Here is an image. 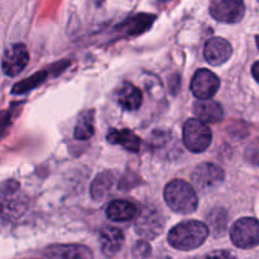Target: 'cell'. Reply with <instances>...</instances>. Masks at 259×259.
I'll list each match as a JSON object with an SVG mask.
<instances>
[{
    "label": "cell",
    "instance_id": "obj_11",
    "mask_svg": "<svg viewBox=\"0 0 259 259\" xmlns=\"http://www.w3.org/2000/svg\"><path fill=\"white\" fill-rule=\"evenodd\" d=\"M46 259H93L90 248L81 244H56L45 250Z\"/></svg>",
    "mask_w": 259,
    "mask_h": 259
},
{
    "label": "cell",
    "instance_id": "obj_9",
    "mask_svg": "<svg viewBox=\"0 0 259 259\" xmlns=\"http://www.w3.org/2000/svg\"><path fill=\"white\" fill-rule=\"evenodd\" d=\"M29 61V53H28L27 47L22 43H15L9 48H7L3 55L2 68L3 72L7 76H17L18 73L24 70L25 66Z\"/></svg>",
    "mask_w": 259,
    "mask_h": 259
},
{
    "label": "cell",
    "instance_id": "obj_23",
    "mask_svg": "<svg viewBox=\"0 0 259 259\" xmlns=\"http://www.w3.org/2000/svg\"><path fill=\"white\" fill-rule=\"evenodd\" d=\"M255 39H257V46H258V48H259V35H257V38H255Z\"/></svg>",
    "mask_w": 259,
    "mask_h": 259
},
{
    "label": "cell",
    "instance_id": "obj_19",
    "mask_svg": "<svg viewBox=\"0 0 259 259\" xmlns=\"http://www.w3.org/2000/svg\"><path fill=\"white\" fill-rule=\"evenodd\" d=\"M94 118L95 111L86 110L78 116L77 124L75 126V138L78 141H88L95 133V125H94Z\"/></svg>",
    "mask_w": 259,
    "mask_h": 259
},
{
    "label": "cell",
    "instance_id": "obj_6",
    "mask_svg": "<svg viewBox=\"0 0 259 259\" xmlns=\"http://www.w3.org/2000/svg\"><path fill=\"white\" fill-rule=\"evenodd\" d=\"M210 14L218 22L234 24L244 18L245 4L243 0H212Z\"/></svg>",
    "mask_w": 259,
    "mask_h": 259
},
{
    "label": "cell",
    "instance_id": "obj_13",
    "mask_svg": "<svg viewBox=\"0 0 259 259\" xmlns=\"http://www.w3.org/2000/svg\"><path fill=\"white\" fill-rule=\"evenodd\" d=\"M194 114L202 123H219L224 118L222 105L214 100H197L194 104Z\"/></svg>",
    "mask_w": 259,
    "mask_h": 259
},
{
    "label": "cell",
    "instance_id": "obj_12",
    "mask_svg": "<svg viewBox=\"0 0 259 259\" xmlns=\"http://www.w3.org/2000/svg\"><path fill=\"white\" fill-rule=\"evenodd\" d=\"M100 248L106 257H113L124 244V233L119 228L105 227L100 230Z\"/></svg>",
    "mask_w": 259,
    "mask_h": 259
},
{
    "label": "cell",
    "instance_id": "obj_4",
    "mask_svg": "<svg viewBox=\"0 0 259 259\" xmlns=\"http://www.w3.org/2000/svg\"><path fill=\"white\" fill-rule=\"evenodd\" d=\"M225 179L224 169L218 164L204 162L195 167L191 175V181L200 192H211L223 184Z\"/></svg>",
    "mask_w": 259,
    "mask_h": 259
},
{
    "label": "cell",
    "instance_id": "obj_17",
    "mask_svg": "<svg viewBox=\"0 0 259 259\" xmlns=\"http://www.w3.org/2000/svg\"><path fill=\"white\" fill-rule=\"evenodd\" d=\"M114 184H115V174L114 172H101V174H99L94 179L93 184H91V197L94 200H96V201L106 199L109 196V194L111 192V190H113Z\"/></svg>",
    "mask_w": 259,
    "mask_h": 259
},
{
    "label": "cell",
    "instance_id": "obj_14",
    "mask_svg": "<svg viewBox=\"0 0 259 259\" xmlns=\"http://www.w3.org/2000/svg\"><path fill=\"white\" fill-rule=\"evenodd\" d=\"M137 215V207L133 202L126 200H115L111 201L106 207V217L111 222L125 223L131 222Z\"/></svg>",
    "mask_w": 259,
    "mask_h": 259
},
{
    "label": "cell",
    "instance_id": "obj_8",
    "mask_svg": "<svg viewBox=\"0 0 259 259\" xmlns=\"http://www.w3.org/2000/svg\"><path fill=\"white\" fill-rule=\"evenodd\" d=\"M220 88V80L214 72L206 68H200L195 72L191 81V91L199 100H209Z\"/></svg>",
    "mask_w": 259,
    "mask_h": 259
},
{
    "label": "cell",
    "instance_id": "obj_20",
    "mask_svg": "<svg viewBox=\"0 0 259 259\" xmlns=\"http://www.w3.org/2000/svg\"><path fill=\"white\" fill-rule=\"evenodd\" d=\"M46 78H47V72L46 71H38V72H35L30 77L23 80L22 82L15 83L12 89V93L14 95H19V94H24L27 91L33 90V89L39 86L42 82H45Z\"/></svg>",
    "mask_w": 259,
    "mask_h": 259
},
{
    "label": "cell",
    "instance_id": "obj_7",
    "mask_svg": "<svg viewBox=\"0 0 259 259\" xmlns=\"http://www.w3.org/2000/svg\"><path fill=\"white\" fill-rule=\"evenodd\" d=\"M164 228V218L153 206H147L142 210L136 222V230L146 239H154Z\"/></svg>",
    "mask_w": 259,
    "mask_h": 259
},
{
    "label": "cell",
    "instance_id": "obj_16",
    "mask_svg": "<svg viewBox=\"0 0 259 259\" xmlns=\"http://www.w3.org/2000/svg\"><path fill=\"white\" fill-rule=\"evenodd\" d=\"M118 103L125 110H138L142 105V91L133 83L124 82L118 90Z\"/></svg>",
    "mask_w": 259,
    "mask_h": 259
},
{
    "label": "cell",
    "instance_id": "obj_3",
    "mask_svg": "<svg viewBox=\"0 0 259 259\" xmlns=\"http://www.w3.org/2000/svg\"><path fill=\"white\" fill-rule=\"evenodd\" d=\"M184 144L192 153H202L210 147L212 133L209 126L199 119H189L182 131Z\"/></svg>",
    "mask_w": 259,
    "mask_h": 259
},
{
    "label": "cell",
    "instance_id": "obj_1",
    "mask_svg": "<svg viewBox=\"0 0 259 259\" xmlns=\"http://www.w3.org/2000/svg\"><path fill=\"white\" fill-rule=\"evenodd\" d=\"M209 237V228L197 220L177 224L168 233V243L179 250H192L201 247Z\"/></svg>",
    "mask_w": 259,
    "mask_h": 259
},
{
    "label": "cell",
    "instance_id": "obj_5",
    "mask_svg": "<svg viewBox=\"0 0 259 259\" xmlns=\"http://www.w3.org/2000/svg\"><path fill=\"white\" fill-rule=\"evenodd\" d=\"M233 244L242 249H250L259 245V220L242 218L234 223L230 230Z\"/></svg>",
    "mask_w": 259,
    "mask_h": 259
},
{
    "label": "cell",
    "instance_id": "obj_15",
    "mask_svg": "<svg viewBox=\"0 0 259 259\" xmlns=\"http://www.w3.org/2000/svg\"><path fill=\"white\" fill-rule=\"evenodd\" d=\"M106 139L109 143L119 144L126 151L133 152V153H137L141 149V139L134 132L129 131V129H121V131L114 128L110 129Z\"/></svg>",
    "mask_w": 259,
    "mask_h": 259
},
{
    "label": "cell",
    "instance_id": "obj_21",
    "mask_svg": "<svg viewBox=\"0 0 259 259\" xmlns=\"http://www.w3.org/2000/svg\"><path fill=\"white\" fill-rule=\"evenodd\" d=\"M206 259H238L234 254H232L228 250H215V252L210 253Z\"/></svg>",
    "mask_w": 259,
    "mask_h": 259
},
{
    "label": "cell",
    "instance_id": "obj_22",
    "mask_svg": "<svg viewBox=\"0 0 259 259\" xmlns=\"http://www.w3.org/2000/svg\"><path fill=\"white\" fill-rule=\"evenodd\" d=\"M252 75H253V77H254L255 80H257V82L259 83V61H257V62H255L254 65H253Z\"/></svg>",
    "mask_w": 259,
    "mask_h": 259
},
{
    "label": "cell",
    "instance_id": "obj_2",
    "mask_svg": "<svg viewBox=\"0 0 259 259\" xmlns=\"http://www.w3.org/2000/svg\"><path fill=\"white\" fill-rule=\"evenodd\" d=\"M164 200L172 211L191 214L196 211L199 199L194 187L184 180H172L164 187Z\"/></svg>",
    "mask_w": 259,
    "mask_h": 259
},
{
    "label": "cell",
    "instance_id": "obj_10",
    "mask_svg": "<svg viewBox=\"0 0 259 259\" xmlns=\"http://www.w3.org/2000/svg\"><path fill=\"white\" fill-rule=\"evenodd\" d=\"M233 55V48L227 39L220 37L210 38L205 45V60L212 66H220L227 62Z\"/></svg>",
    "mask_w": 259,
    "mask_h": 259
},
{
    "label": "cell",
    "instance_id": "obj_18",
    "mask_svg": "<svg viewBox=\"0 0 259 259\" xmlns=\"http://www.w3.org/2000/svg\"><path fill=\"white\" fill-rule=\"evenodd\" d=\"M156 17L151 14H137L134 17L129 18L126 22L120 25L121 30L125 32L128 35H137L146 32L153 24Z\"/></svg>",
    "mask_w": 259,
    "mask_h": 259
}]
</instances>
